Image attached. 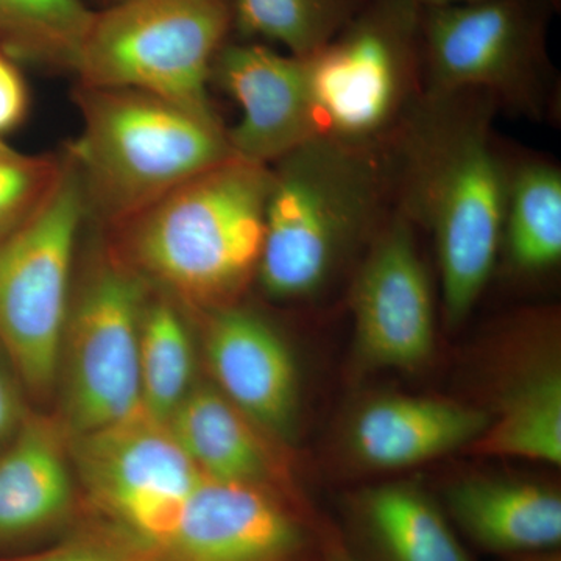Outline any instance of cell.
Returning <instances> with one entry per match:
<instances>
[{"label":"cell","instance_id":"cell-33","mask_svg":"<svg viewBox=\"0 0 561 561\" xmlns=\"http://www.w3.org/2000/svg\"><path fill=\"white\" fill-rule=\"evenodd\" d=\"M119 2V0H111V3Z\"/></svg>","mask_w":561,"mask_h":561},{"label":"cell","instance_id":"cell-24","mask_svg":"<svg viewBox=\"0 0 561 561\" xmlns=\"http://www.w3.org/2000/svg\"><path fill=\"white\" fill-rule=\"evenodd\" d=\"M192 368L190 334L175 306L164 300L146 305L139 339L144 411L168 423L191 391Z\"/></svg>","mask_w":561,"mask_h":561},{"label":"cell","instance_id":"cell-4","mask_svg":"<svg viewBox=\"0 0 561 561\" xmlns=\"http://www.w3.org/2000/svg\"><path fill=\"white\" fill-rule=\"evenodd\" d=\"M76 101L83 128L68 157L80 176L87 217L111 230L236 157L217 114L149 92L83 84Z\"/></svg>","mask_w":561,"mask_h":561},{"label":"cell","instance_id":"cell-15","mask_svg":"<svg viewBox=\"0 0 561 561\" xmlns=\"http://www.w3.org/2000/svg\"><path fill=\"white\" fill-rule=\"evenodd\" d=\"M490 415L459 402L421 397H386L362 409L351 431L357 459L397 470L472 445Z\"/></svg>","mask_w":561,"mask_h":561},{"label":"cell","instance_id":"cell-3","mask_svg":"<svg viewBox=\"0 0 561 561\" xmlns=\"http://www.w3.org/2000/svg\"><path fill=\"white\" fill-rule=\"evenodd\" d=\"M272 169L257 278L275 300L323 289L339 262L368 249L393 210L386 147L320 135Z\"/></svg>","mask_w":561,"mask_h":561},{"label":"cell","instance_id":"cell-20","mask_svg":"<svg viewBox=\"0 0 561 561\" xmlns=\"http://www.w3.org/2000/svg\"><path fill=\"white\" fill-rule=\"evenodd\" d=\"M501 251L513 271L534 275L561 260V171L546 160L508 161Z\"/></svg>","mask_w":561,"mask_h":561},{"label":"cell","instance_id":"cell-11","mask_svg":"<svg viewBox=\"0 0 561 561\" xmlns=\"http://www.w3.org/2000/svg\"><path fill=\"white\" fill-rule=\"evenodd\" d=\"M351 311L357 356L367 367L416 370L435 343L434 295L416 245V228L400 210L365 250L353 287Z\"/></svg>","mask_w":561,"mask_h":561},{"label":"cell","instance_id":"cell-21","mask_svg":"<svg viewBox=\"0 0 561 561\" xmlns=\"http://www.w3.org/2000/svg\"><path fill=\"white\" fill-rule=\"evenodd\" d=\"M471 448L483 456L560 465L561 375L556 365L531 368L516 379Z\"/></svg>","mask_w":561,"mask_h":561},{"label":"cell","instance_id":"cell-5","mask_svg":"<svg viewBox=\"0 0 561 561\" xmlns=\"http://www.w3.org/2000/svg\"><path fill=\"white\" fill-rule=\"evenodd\" d=\"M423 0H365L305 58L321 135L386 147L423 99Z\"/></svg>","mask_w":561,"mask_h":561},{"label":"cell","instance_id":"cell-22","mask_svg":"<svg viewBox=\"0 0 561 561\" xmlns=\"http://www.w3.org/2000/svg\"><path fill=\"white\" fill-rule=\"evenodd\" d=\"M94 13L83 0H0V51L76 72Z\"/></svg>","mask_w":561,"mask_h":561},{"label":"cell","instance_id":"cell-32","mask_svg":"<svg viewBox=\"0 0 561 561\" xmlns=\"http://www.w3.org/2000/svg\"><path fill=\"white\" fill-rule=\"evenodd\" d=\"M551 3L552 9L559 11L561 9V0H548Z\"/></svg>","mask_w":561,"mask_h":561},{"label":"cell","instance_id":"cell-29","mask_svg":"<svg viewBox=\"0 0 561 561\" xmlns=\"http://www.w3.org/2000/svg\"><path fill=\"white\" fill-rule=\"evenodd\" d=\"M320 557L319 561H359L356 559L345 541L335 534L331 527L319 530Z\"/></svg>","mask_w":561,"mask_h":561},{"label":"cell","instance_id":"cell-31","mask_svg":"<svg viewBox=\"0 0 561 561\" xmlns=\"http://www.w3.org/2000/svg\"><path fill=\"white\" fill-rule=\"evenodd\" d=\"M468 2V0H423L424 5H445V3Z\"/></svg>","mask_w":561,"mask_h":561},{"label":"cell","instance_id":"cell-23","mask_svg":"<svg viewBox=\"0 0 561 561\" xmlns=\"http://www.w3.org/2000/svg\"><path fill=\"white\" fill-rule=\"evenodd\" d=\"M365 0H234V32L243 41L278 46L298 58L319 51Z\"/></svg>","mask_w":561,"mask_h":561},{"label":"cell","instance_id":"cell-12","mask_svg":"<svg viewBox=\"0 0 561 561\" xmlns=\"http://www.w3.org/2000/svg\"><path fill=\"white\" fill-rule=\"evenodd\" d=\"M311 529L268 486L203 478L151 561H311Z\"/></svg>","mask_w":561,"mask_h":561},{"label":"cell","instance_id":"cell-16","mask_svg":"<svg viewBox=\"0 0 561 561\" xmlns=\"http://www.w3.org/2000/svg\"><path fill=\"white\" fill-rule=\"evenodd\" d=\"M454 523L479 548L505 557L551 551L561 541V497L538 483L465 478L446 496Z\"/></svg>","mask_w":561,"mask_h":561},{"label":"cell","instance_id":"cell-18","mask_svg":"<svg viewBox=\"0 0 561 561\" xmlns=\"http://www.w3.org/2000/svg\"><path fill=\"white\" fill-rule=\"evenodd\" d=\"M168 424L206 479L268 486L272 465L264 442L220 390H191Z\"/></svg>","mask_w":561,"mask_h":561},{"label":"cell","instance_id":"cell-25","mask_svg":"<svg viewBox=\"0 0 561 561\" xmlns=\"http://www.w3.org/2000/svg\"><path fill=\"white\" fill-rule=\"evenodd\" d=\"M62 171L65 160L22 153L0 139V242L47 202Z\"/></svg>","mask_w":561,"mask_h":561},{"label":"cell","instance_id":"cell-6","mask_svg":"<svg viewBox=\"0 0 561 561\" xmlns=\"http://www.w3.org/2000/svg\"><path fill=\"white\" fill-rule=\"evenodd\" d=\"M548 0H468L424 5V94L481 91L500 111L545 122L556 114Z\"/></svg>","mask_w":561,"mask_h":561},{"label":"cell","instance_id":"cell-8","mask_svg":"<svg viewBox=\"0 0 561 561\" xmlns=\"http://www.w3.org/2000/svg\"><path fill=\"white\" fill-rule=\"evenodd\" d=\"M84 219L80 176L66 157L47 202L0 242V346L38 394L50 390L60 365L73 251Z\"/></svg>","mask_w":561,"mask_h":561},{"label":"cell","instance_id":"cell-17","mask_svg":"<svg viewBox=\"0 0 561 561\" xmlns=\"http://www.w3.org/2000/svg\"><path fill=\"white\" fill-rule=\"evenodd\" d=\"M72 481L50 424L22 421L0 449V545L47 529L68 512Z\"/></svg>","mask_w":561,"mask_h":561},{"label":"cell","instance_id":"cell-19","mask_svg":"<svg viewBox=\"0 0 561 561\" xmlns=\"http://www.w3.org/2000/svg\"><path fill=\"white\" fill-rule=\"evenodd\" d=\"M353 516L378 561H471L440 508L416 486L365 490L354 501Z\"/></svg>","mask_w":561,"mask_h":561},{"label":"cell","instance_id":"cell-9","mask_svg":"<svg viewBox=\"0 0 561 561\" xmlns=\"http://www.w3.org/2000/svg\"><path fill=\"white\" fill-rule=\"evenodd\" d=\"M76 460L90 500L111 534L154 556L168 545L192 494L195 467L164 421L139 411L130 419L76 435Z\"/></svg>","mask_w":561,"mask_h":561},{"label":"cell","instance_id":"cell-30","mask_svg":"<svg viewBox=\"0 0 561 561\" xmlns=\"http://www.w3.org/2000/svg\"><path fill=\"white\" fill-rule=\"evenodd\" d=\"M507 561H561V556L559 551H556V549H551V551H540L522 553V556H512L508 557Z\"/></svg>","mask_w":561,"mask_h":561},{"label":"cell","instance_id":"cell-26","mask_svg":"<svg viewBox=\"0 0 561 561\" xmlns=\"http://www.w3.org/2000/svg\"><path fill=\"white\" fill-rule=\"evenodd\" d=\"M7 561H151L116 535H88L73 538L46 551L14 557Z\"/></svg>","mask_w":561,"mask_h":561},{"label":"cell","instance_id":"cell-7","mask_svg":"<svg viewBox=\"0 0 561 561\" xmlns=\"http://www.w3.org/2000/svg\"><path fill=\"white\" fill-rule=\"evenodd\" d=\"M234 32V0H119L94 13L80 84L149 92L201 113L214 62Z\"/></svg>","mask_w":561,"mask_h":561},{"label":"cell","instance_id":"cell-10","mask_svg":"<svg viewBox=\"0 0 561 561\" xmlns=\"http://www.w3.org/2000/svg\"><path fill=\"white\" fill-rule=\"evenodd\" d=\"M147 283L119 257H105L69 308V426L90 434L142 411L139 339Z\"/></svg>","mask_w":561,"mask_h":561},{"label":"cell","instance_id":"cell-1","mask_svg":"<svg viewBox=\"0 0 561 561\" xmlns=\"http://www.w3.org/2000/svg\"><path fill=\"white\" fill-rule=\"evenodd\" d=\"M497 113L485 92L424 94L386 146L393 208L434 241L451 327L470 316L500 256L508 161Z\"/></svg>","mask_w":561,"mask_h":561},{"label":"cell","instance_id":"cell-14","mask_svg":"<svg viewBox=\"0 0 561 561\" xmlns=\"http://www.w3.org/2000/svg\"><path fill=\"white\" fill-rule=\"evenodd\" d=\"M206 353L221 393L257 426L289 434L298 413V373L268 321L232 305L213 311Z\"/></svg>","mask_w":561,"mask_h":561},{"label":"cell","instance_id":"cell-13","mask_svg":"<svg viewBox=\"0 0 561 561\" xmlns=\"http://www.w3.org/2000/svg\"><path fill=\"white\" fill-rule=\"evenodd\" d=\"M210 79L241 108V119L227 128L241 160L272 165L321 135L305 58L256 41H228Z\"/></svg>","mask_w":561,"mask_h":561},{"label":"cell","instance_id":"cell-28","mask_svg":"<svg viewBox=\"0 0 561 561\" xmlns=\"http://www.w3.org/2000/svg\"><path fill=\"white\" fill-rule=\"evenodd\" d=\"M22 423L21 402L16 389L0 367V449L16 434Z\"/></svg>","mask_w":561,"mask_h":561},{"label":"cell","instance_id":"cell-2","mask_svg":"<svg viewBox=\"0 0 561 561\" xmlns=\"http://www.w3.org/2000/svg\"><path fill=\"white\" fill-rule=\"evenodd\" d=\"M271 190V165L232 157L113 228L117 257L190 305H236L257 275Z\"/></svg>","mask_w":561,"mask_h":561},{"label":"cell","instance_id":"cell-27","mask_svg":"<svg viewBox=\"0 0 561 561\" xmlns=\"http://www.w3.org/2000/svg\"><path fill=\"white\" fill-rule=\"evenodd\" d=\"M28 91L21 70L0 51V136L20 127L27 116Z\"/></svg>","mask_w":561,"mask_h":561}]
</instances>
